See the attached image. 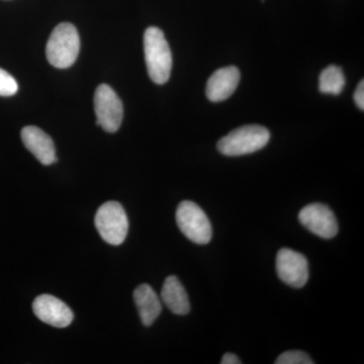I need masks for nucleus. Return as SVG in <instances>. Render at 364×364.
I'll return each instance as SVG.
<instances>
[{"label": "nucleus", "instance_id": "f257e3e1", "mask_svg": "<svg viewBox=\"0 0 364 364\" xmlns=\"http://www.w3.org/2000/svg\"><path fill=\"white\" fill-rule=\"evenodd\" d=\"M144 52L148 74L153 82L164 85L172 69L171 50L164 33L156 26H150L144 35Z\"/></svg>", "mask_w": 364, "mask_h": 364}, {"label": "nucleus", "instance_id": "f03ea898", "mask_svg": "<svg viewBox=\"0 0 364 364\" xmlns=\"http://www.w3.org/2000/svg\"><path fill=\"white\" fill-rule=\"evenodd\" d=\"M80 50V39L75 26L60 23L53 31L46 47V55L51 65L66 69L73 65Z\"/></svg>", "mask_w": 364, "mask_h": 364}, {"label": "nucleus", "instance_id": "7ed1b4c3", "mask_svg": "<svg viewBox=\"0 0 364 364\" xmlns=\"http://www.w3.org/2000/svg\"><path fill=\"white\" fill-rule=\"evenodd\" d=\"M270 133L259 124H247L230 132L218 143V149L226 156H242L264 148Z\"/></svg>", "mask_w": 364, "mask_h": 364}, {"label": "nucleus", "instance_id": "20e7f679", "mask_svg": "<svg viewBox=\"0 0 364 364\" xmlns=\"http://www.w3.org/2000/svg\"><path fill=\"white\" fill-rule=\"evenodd\" d=\"M176 223L181 233L193 243L205 245L213 236L212 225L202 208L184 200L176 210Z\"/></svg>", "mask_w": 364, "mask_h": 364}, {"label": "nucleus", "instance_id": "39448f33", "mask_svg": "<svg viewBox=\"0 0 364 364\" xmlns=\"http://www.w3.org/2000/svg\"><path fill=\"white\" fill-rule=\"evenodd\" d=\"M95 222L98 234L107 243L119 246L126 240L129 220L121 203L107 202L100 205Z\"/></svg>", "mask_w": 364, "mask_h": 364}, {"label": "nucleus", "instance_id": "423d86ee", "mask_svg": "<svg viewBox=\"0 0 364 364\" xmlns=\"http://www.w3.org/2000/svg\"><path fill=\"white\" fill-rule=\"evenodd\" d=\"M97 124L107 133H116L124 117V105L111 86L100 85L95 93Z\"/></svg>", "mask_w": 364, "mask_h": 364}, {"label": "nucleus", "instance_id": "0eeeda50", "mask_svg": "<svg viewBox=\"0 0 364 364\" xmlns=\"http://www.w3.org/2000/svg\"><path fill=\"white\" fill-rule=\"evenodd\" d=\"M277 272L287 286L301 289L308 282V260L303 254L291 249H280L277 256Z\"/></svg>", "mask_w": 364, "mask_h": 364}, {"label": "nucleus", "instance_id": "6e6552de", "mask_svg": "<svg viewBox=\"0 0 364 364\" xmlns=\"http://www.w3.org/2000/svg\"><path fill=\"white\" fill-rule=\"evenodd\" d=\"M299 221L321 238L332 239L338 233V224L334 213L322 203H311L301 208Z\"/></svg>", "mask_w": 364, "mask_h": 364}, {"label": "nucleus", "instance_id": "1a4fd4ad", "mask_svg": "<svg viewBox=\"0 0 364 364\" xmlns=\"http://www.w3.org/2000/svg\"><path fill=\"white\" fill-rule=\"evenodd\" d=\"M33 311L42 322L55 328L68 327L74 318L71 309L61 299L51 294L38 296L33 301Z\"/></svg>", "mask_w": 364, "mask_h": 364}, {"label": "nucleus", "instance_id": "9d476101", "mask_svg": "<svg viewBox=\"0 0 364 364\" xmlns=\"http://www.w3.org/2000/svg\"><path fill=\"white\" fill-rule=\"evenodd\" d=\"M240 82V71L237 67L228 66L213 73L208 79L205 95L213 102L226 100L233 95Z\"/></svg>", "mask_w": 364, "mask_h": 364}, {"label": "nucleus", "instance_id": "9b49d317", "mask_svg": "<svg viewBox=\"0 0 364 364\" xmlns=\"http://www.w3.org/2000/svg\"><path fill=\"white\" fill-rule=\"evenodd\" d=\"M21 140L26 149L42 164L51 165L57 161L56 149L51 136L35 126H28L21 130Z\"/></svg>", "mask_w": 364, "mask_h": 364}, {"label": "nucleus", "instance_id": "f8f14e48", "mask_svg": "<svg viewBox=\"0 0 364 364\" xmlns=\"http://www.w3.org/2000/svg\"><path fill=\"white\" fill-rule=\"evenodd\" d=\"M134 301L143 324L147 327L152 325L162 311L161 301L154 289L148 284H141L134 291Z\"/></svg>", "mask_w": 364, "mask_h": 364}, {"label": "nucleus", "instance_id": "ddd939ff", "mask_svg": "<svg viewBox=\"0 0 364 364\" xmlns=\"http://www.w3.org/2000/svg\"><path fill=\"white\" fill-rule=\"evenodd\" d=\"M163 303L176 315H186L191 310L188 293L174 275L167 277L161 291Z\"/></svg>", "mask_w": 364, "mask_h": 364}, {"label": "nucleus", "instance_id": "4468645a", "mask_svg": "<svg viewBox=\"0 0 364 364\" xmlns=\"http://www.w3.org/2000/svg\"><path fill=\"white\" fill-rule=\"evenodd\" d=\"M345 86L343 71L338 66H328L318 78V90L325 95H340Z\"/></svg>", "mask_w": 364, "mask_h": 364}, {"label": "nucleus", "instance_id": "2eb2a0df", "mask_svg": "<svg viewBox=\"0 0 364 364\" xmlns=\"http://www.w3.org/2000/svg\"><path fill=\"white\" fill-rule=\"evenodd\" d=\"M314 361L306 352L299 350L286 351L280 354L275 364H313Z\"/></svg>", "mask_w": 364, "mask_h": 364}, {"label": "nucleus", "instance_id": "dca6fc26", "mask_svg": "<svg viewBox=\"0 0 364 364\" xmlns=\"http://www.w3.org/2000/svg\"><path fill=\"white\" fill-rule=\"evenodd\" d=\"M18 90L16 79L9 72L0 68V97H13Z\"/></svg>", "mask_w": 364, "mask_h": 364}, {"label": "nucleus", "instance_id": "f3484780", "mask_svg": "<svg viewBox=\"0 0 364 364\" xmlns=\"http://www.w3.org/2000/svg\"><path fill=\"white\" fill-rule=\"evenodd\" d=\"M354 102L356 105L363 111L364 109V81L361 80L356 88L355 92H354Z\"/></svg>", "mask_w": 364, "mask_h": 364}, {"label": "nucleus", "instance_id": "a211bd4d", "mask_svg": "<svg viewBox=\"0 0 364 364\" xmlns=\"http://www.w3.org/2000/svg\"><path fill=\"white\" fill-rule=\"evenodd\" d=\"M222 364H241V360L238 356L235 355L234 353H226L223 356Z\"/></svg>", "mask_w": 364, "mask_h": 364}]
</instances>
